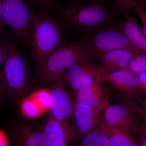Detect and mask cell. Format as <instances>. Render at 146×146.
Segmentation results:
<instances>
[{"label": "cell", "instance_id": "obj_1", "mask_svg": "<svg viewBox=\"0 0 146 146\" xmlns=\"http://www.w3.org/2000/svg\"><path fill=\"white\" fill-rule=\"evenodd\" d=\"M119 12L114 6L102 2L84 4L74 2L60 6L58 11L61 26L77 33H86L112 25L115 13Z\"/></svg>", "mask_w": 146, "mask_h": 146}, {"label": "cell", "instance_id": "obj_2", "mask_svg": "<svg viewBox=\"0 0 146 146\" xmlns=\"http://www.w3.org/2000/svg\"><path fill=\"white\" fill-rule=\"evenodd\" d=\"M4 60L0 71V91L10 98L18 100L23 96L29 84V70L23 53L12 41L2 40Z\"/></svg>", "mask_w": 146, "mask_h": 146}, {"label": "cell", "instance_id": "obj_3", "mask_svg": "<svg viewBox=\"0 0 146 146\" xmlns=\"http://www.w3.org/2000/svg\"><path fill=\"white\" fill-rule=\"evenodd\" d=\"M64 40L62 26L58 21L46 13L35 12L28 46L37 68L44 63Z\"/></svg>", "mask_w": 146, "mask_h": 146}, {"label": "cell", "instance_id": "obj_4", "mask_svg": "<svg viewBox=\"0 0 146 146\" xmlns=\"http://www.w3.org/2000/svg\"><path fill=\"white\" fill-rule=\"evenodd\" d=\"M92 56L84 36L76 41H65L37 68L36 77L39 82L52 84L64 75L71 66Z\"/></svg>", "mask_w": 146, "mask_h": 146}, {"label": "cell", "instance_id": "obj_5", "mask_svg": "<svg viewBox=\"0 0 146 146\" xmlns=\"http://www.w3.org/2000/svg\"><path fill=\"white\" fill-rule=\"evenodd\" d=\"M84 37L91 56L97 58L105 53L119 49L129 50L136 54L145 53L132 44L118 24L99 28L86 33Z\"/></svg>", "mask_w": 146, "mask_h": 146}, {"label": "cell", "instance_id": "obj_6", "mask_svg": "<svg viewBox=\"0 0 146 146\" xmlns=\"http://www.w3.org/2000/svg\"><path fill=\"white\" fill-rule=\"evenodd\" d=\"M65 83L63 76L52 84L50 109L51 115L65 131L68 143H72L78 135L73 114L74 101L72 100Z\"/></svg>", "mask_w": 146, "mask_h": 146}, {"label": "cell", "instance_id": "obj_7", "mask_svg": "<svg viewBox=\"0 0 146 146\" xmlns=\"http://www.w3.org/2000/svg\"><path fill=\"white\" fill-rule=\"evenodd\" d=\"M6 25L15 38L28 46L29 35L35 12L28 0H0Z\"/></svg>", "mask_w": 146, "mask_h": 146}, {"label": "cell", "instance_id": "obj_8", "mask_svg": "<svg viewBox=\"0 0 146 146\" xmlns=\"http://www.w3.org/2000/svg\"><path fill=\"white\" fill-rule=\"evenodd\" d=\"M99 78L105 83L125 97L133 100L144 94L138 76L128 70H104L100 68Z\"/></svg>", "mask_w": 146, "mask_h": 146}, {"label": "cell", "instance_id": "obj_9", "mask_svg": "<svg viewBox=\"0 0 146 146\" xmlns=\"http://www.w3.org/2000/svg\"><path fill=\"white\" fill-rule=\"evenodd\" d=\"M103 113V119L108 125L131 135L138 134L141 122L127 104H108Z\"/></svg>", "mask_w": 146, "mask_h": 146}, {"label": "cell", "instance_id": "obj_10", "mask_svg": "<svg viewBox=\"0 0 146 146\" xmlns=\"http://www.w3.org/2000/svg\"><path fill=\"white\" fill-rule=\"evenodd\" d=\"M100 68L91 61V58L84 59L71 66L65 72L64 79L76 93L82 87L100 81Z\"/></svg>", "mask_w": 146, "mask_h": 146}, {"label": "cell", "instance_id": "obj_11", "mask_svg": "<svg viewBox=\"0 0 146 146\" xmlns=\"http://www.w3.org/2000/svg\"><path fill=\"white\" fill-rule=\"evenodd\" d=\"M105 108L74 101L73 114L78 136L82 138L96 128L102 121Z\"/></svg>", "mask_w": 146, "mask_h": 146}, {"label": "cell", "instance_id": "obj_12", "mask_svg": "<svg viewBox=\"0 0 146 146\" xmlns=\"http://www.w3.org/2000/svg\"><path fill=\"white\" fill-rule=\"evenodd\" d=\"M102 84V82L99 80L82 87L76 92L75 102L95 107L105 108L109 104Z\"/></svg>", "mask_w": 146, "mask_h": 146}, {"label": "cell", "instance_id": "obj_13", "mask_svg": "<svg viewBox=\"0 0 146 146\" xmlns=\"http://www.w3.org/2000/svg\"><path fill=\"white\" fill-rule=\"evenodd\" d=\"M124 21L119 27L133 46L146 53V36L132 11L122 13Z\"/></svg>", "mask_w": 146, "mask_h": 146}, {"label": "cell", "instance_id": "obj_14", "mask_svg": "<svg viewBox=\"0 0 146 146\" xmlns=\"http://www.w3.org/2000/svg\"><path fill=\"white\" fill-rule=\"evenodd\" d=\"M135 54H136L130 50L119 49L105 53L98 58L100 62L102 70H125Z\"/></svg>", "mask_w": 146, "mask_h": 146}, {"label": "cell", "instance_id": "obj_15", "mask_svg": "<svg viewBox=\"0 0 146 146\" xmlns=\"http://www.w3.org/2000/svg\"><path fill=\"white\" fill-rule=\"evenodd\" d=\"M16 146H50L44 133L28 125L16 129L14 135Z\"/></svg>", "mask_w": 146, "mask_h": 146}, {"label": "cell", "instance_id": "obj_16", "mask_svg": "<svg viewBox=\"0 0 146 146\" xmlns=\"http://www.w3.org/2000/svg\"><path fill=\"white\" fill-rule=\"evenodd\" d=\"M50 146H68L67 136L60 123L50 115L43 129Z\"/></svg>", "mask_w": 146, "mask_h": 146}, {"label": "cell", "instance_id": "obj_17", "mask_svg": "<svg viewBox=\"0 0 146 146\" xmlns=\"http://www.w3.org/2000/svg\"><path fill=\"white\" fill-rule=\"evenodd\" d=\"M99 127L106 134L114 146H139L132 135L108 125L102 118Z\"/></svg>", "mask_w": 146, "mask_h": 146}, {"label": "cell", "instance_id": "obj_18", "mask_svg": "<svg viewBox=\"0 0 146 146\" xmlns=\"http://www.w3.org/2000/svg\"><path fill=\"white\" fill-rule=\"evenodd\" d=\"M80 146H114L105 133L98 127L81 138Z\"/></svg>", "mask_w": 146, "mask_h": 146}, {"label": "cell", "instance_id": "obj_19", "mask_svg": "<svg viewBox=\"0 0 146 146\" xmlns=\"http://www.w3.org/2000/svg\"><path fill=\"white\" fill-rule=\"evenodd\" d=\"M126 70L137 75L146 72V53L134 54L129 61Z\"/></svg>", "mask_w": 146, "mask_h": 146}, {"label": "cell", "instance_id": "obj_20", "mask_svg": "<svg viewBox=\"0 0 146 146\" xmlns=\"http://www.w3.org/2000/svg\"><path fill=\"white\" fill-rule=\"evenodd\" d=\"M23 113L27 117L34 118L38 117L41 113V108L33 98L24 100L21 104Z\"/></svg>", "mask_w": 146, "mask_h": 146}, {"label": "cell", "instance_id": "obj_21", "mask_svg": "<svg viewBox=\"0 0 146 146\" xmlns=\"http://www.w3.org/2000/svg\"><path fill=\"white\" fill-rule=\"evenodd\" d=\"M33 98L39 105L41 109L46 110L50 108L51 104V95L50 91L42 89L37 91Z\"/></svg>", "mask_w": 146, "mask_h": 146}, {"label": "cell", "instance_id": "obj_22", "mask_svg": "<svg viewBox=\"0 0 146 146\" xmlns=\"http://www.w3.org/2000/svg\"><path fill=\"white\" fill-rule=\"evenodd\" d=\"M114 6L118 11L122 13L132 11L136 2L135 0H114Z\"/></svg>", "mask_w": 146, "mask_h": 146}, {"label": "cell", "instance_id": "obj_23", "mask_svg": "<svg viewBox=\"0 0 146 146\" xmlns=\"http://www.w3.org/2000/svg\"><path fill=\"white\" fill-rule=\"evenodd\" d=\"M127 104L129 106L136 115L140 117L146 127V110H145L142 107V106L138 104L133 100H127Z\"/></svg>", "mask_w": 146, "mask_h": 146}, {"label": "cell", "instance_id": "obj_24", "mask_svg": "<svg viewBox=\"0 0 146 146\" xmlns=\"http://www.w3.org/2000/svg\"><path fill=\"white\" fill-rule=\"evenodd\" d=\"M133 9L136 16L141 21L143 26L142 29L146 36V9L141 5L136 2Z\"/></svg>", "mask_w": 146, "mask_h": 146}, {"label": "cell", "instance_id": "obj_25", "mask_svg": "<svg viewBox=\"0 0 146 146\" xmlns=\"http://www.w3.org/2000/svg\"><path fill=\"white\" fill-rule=\"evenodd\" d=\"M36 3L47 10H53L58 11L60 6L58 5L54 0H34Z\"/></svg>", "mask_w": 146, "mask_h": 146}, {"label": "cell", "instance_id": "obj_26", "mask_svg": "<svg viewBox=\"0 0 146 146\" xmlns=\"http://www.w3.org/2000/svg\"><path fill=\"white\" fill-rule=\"evenodd\" d=\"M139 146H146V127L143 122H141L138 134Z\"/></svg>", "mask_w": 146, "mask_h": 146}, {"label": "cell", "instance_id": "obj_27", "mask_svg": "<svg viewBox=\"0 0 146 146\" xmlns=\"http://www.w3.org/2000/svg\"><path fill=\"white\" fill-rule=\"evenodd\" d=\"M137 75L140 82L141 89L144 94H146V72L141 73Z\"/></svg>", "mask_w": 146, "mask_h": 146}, {"label": "cell", "instance_id": "obj_28", "mask_svg": "<svg viewBox=\"0 0 146 146\" xmlns=\"http://www.w3.org/2000/svg\"><path fill=\"white\" fill-rule=\"evenodd\" d=\"M0 146H9V139L6 133L0 129Z\"/></svg>", "mask_w": 146, "mask_h": 146}, {"label": "cell", "instance_id": "obj_29", "mask_svg": "<svg viewBox=\"0 0 146 146\" xmlns=\"http://www.w3.org/2000/svg\"><path fill=\"white\" fill-rule=\"evenodd\" d=\"M6 27L3 16L2 6L0 2V33L3 32Z\"/></svg>", "mask_w": 146, "mask_h": 146}, {"label": "cell", "instance_id": "obj_30", "mask_svg": "<svg viewBox=\"0 0 146 146\" xmlns=\"http://www.w3.org/2000/svg\"><path fill=\"white\" fill-rule=\"evenodd\" d=\"M4 60V50L2 40L0 39V66L3 65Z\"/></svg>", "mask_w": 146, "mask_h": 146}, {"label": "cell", "instance_id": "obj_31", "mask_svg": "<svg viewBox=\"0 0 146 146\" xmlns=\"http://www.w3.org/2000/svg\"><path fill=\"white\" fill-rule=\"evenodd\" d=\"M135 1L146 9V0H136Z\"/></svg>", "mask_w": 146, "mask_h": 146}, {"label": "cell", "instance_id": "obj_32", "mask_svg": "<svg viewBox=\"0 0 146 146\" xmlns=\"http://www.w3.org/2000/svg\"><path fill=\"white\" fill-rule=\"evenodd\" d=\"M78 1L86 2L88 3H92L101 2H102V0H78Z\"/></svg>", "mask_w": 146, "mask_h": 146}, {"label": "cell", "instance_id": "obj_33", "mask_svg": "<svg viewBox=\"0 0 146 146\" xmlns=\"http://www.w3.org/2000/svg\"><path fill=\"white\" fill-rule=\"evenodd\" d=\"M141 106L146 110V98L143 100Z\"/></svg>", "mask_w": 146, "mask_h": 146}]
</instances>
